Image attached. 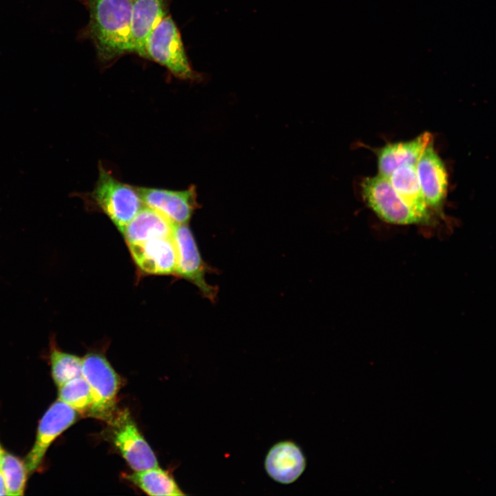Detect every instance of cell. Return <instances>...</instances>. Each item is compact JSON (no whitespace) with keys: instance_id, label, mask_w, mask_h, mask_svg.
Wrapping results in <instances>:
<instances>
[{"instance_id":"cell-20","label":"cell","mask_w":496,"mask_h":496,"mask_svg":"<svg viewBox=\"0 0 496 496\" xmlns=\"http://www.w3.org/2000/svg\"><path fill=\"white\" fill-rule=\"evenodd\" d=\"M59 400L88 415L92 402L90 386L83 376L76 378L59 387Z\"/></svg>"},{"instance_id":"cell-21","label":"cell","mask_w":496,"mask_h":496,"mask_svg":"<svg viewBox=\"0 0 496 496\" xmlns=\"http://www.w3.org/2000/svg\"><path fill=\"white\" fill-rule=\"evenodd\" d=\"M2 451H3V448L0 446V460H1V455ZM0 495H6V489L3 477L2 475L1 470V464H0Z\"/></svg>"},{"instance_id":"cell-15","label":"cell","mask_w":496,"mask_h":496,"mask_svg":"<svg viewBox=\"0 0 496 496\" xmlns=\"http://www.w3.org/2000/svg\"><path fill=\"white\" fill-rule=\"evenodd\" d=\"M432 141V134L424 132L410 141L385 145L377 153L379 174L388 177L398 167L415 165L422 153Z\"/></svg>"},{"instance_id":"cell-16","label":"cell","mask_w":496,"mask_h":496,"mask_svg":"<svg viewBox=\"0 0 496 496\" xmlns=\"http://www.w3.org/2000/svg\"><path fill=\"white\" fill-rule=\"evenodd\" d=\"M174 224L162 214L143 207L121 231L127 245L158 237L172 236Z\"/></svg>"},{"instance_id":"cell-10","label":"cell","mask_w":496,"mask_h":496,"mask_svg":"<svg viewBox=\"0 0 496 496\" xmlns=\"http://www.w3.org/2000/svg\"><path fill=\"white\" fill-rule=\"evenodd\" d=\"M128 247L134 261L143 272L153 275L175 274L177 254L172 236L153 238L129 245Z\"/></svg>"},{"instance_id":"cell-18","label":"cell","mask_w":496,"mask_h":496,"mask_svg":"<svg viewBox=\"0 0 496 496\" xmlns=\"http://www.w3.org/2000/svg\"><path fill=\"white\" fill-rule=\"evenodd\" d=\"M49 357L52 378L58 387L82 376V358L60 350L54 335L50 338Z\"/></svg>"},{"instance_id":"cell-12","label":"cell","mask_w":496,"mask_h":496,"mask_svg":"<svg viewBox=\"0 0 496 496\" xmlns=\"http://www.w3.org/2000/svg\"><path fill=\"white\" fill-rule=\"evenodd\" d=\"M306 460L301 449L290 441L275 444L265 461L269 477L284 484L295 482L304 472Z\"/></svg>"},{"instance_id":"cell-8","label":"cell","mask_w":496,"mask_h":496,"mask_svg":"<svg viewBox=\"0 0 496 496\" xmlns=\"http://www.w3.org/2000/svg\"><path fill=\"white\" fill-rule=\"evenodd\" d=\"M76 411L59 399L49 407L40 420L35 442L24 462L28 473L38 468L52 442L76 421Z\"/></svg>"},{"instance_id":"cell-4","label":"cell","mask_w":496,"mask_h":496,"mask_svg":"<svg viewBox=\"0 0 496 496\" xmlns=\"http://www.w3.org/2000/svg\"><path fill=\"white\" fill-rule=\"evenodd\" d=\"M82 376L90 386L92 399L88 415L110 421L115 415L118 375L103 355L90 352L82 358Z\"/></svg>"},{"instance_id":"cell-5","label":"cell","mask_w":496,"mask_h":496,"mask_svg":"<svg viewBox=\"0 0 496 496\" xmlns=\"http://www.w3.org/2000/svg\"><path fill=\"white\" fill-rule=\"evenodd\" d=\"M362 194L369 207L383 220L395 225L420 224L417 217L399 197L389 178L378 174L365 178Z\"/></svg>"},{"instance_id":"cell-19","label":"cell","mask_w":496,"mask_h":496,"mask_svg":"<svg viewBox=\"0 0 496 496\" xmlns=\"http://www.w3.org/2000/svg\"><path fill=\"white\" fill-rule=\"evenodd\" d=\"M0 464L6 495H23L28 473L25 462L3 449Z\"/></svg>"},{"instance_id":"cell-9","label":"cell","mask_w":496,"mask_h":496,"mask_svg":"<svg viewBox=\"0 0 496 496\" xmlns=\"http://www.w3.org/2000/svg\"><path fill=\"white\" fill-rule=\"evenodd\" d=\"M143 204L154 209L172 223L186 224L198 207L194 186L184 190L136 187Z\"/></svg>"},{"instance_id":"cell-17","label":"cell","mask_w":496,"mask_h":496,"mask_svg":"<svg viewBox=\"0 0 496 496\" xmlns=\"http://www.w3.org/2000/svg\"><path fill=\"white\" fill-rule=\"evenodd\" d=\"M126 479L149 495H185L174 478L158 467L137 471Z\"/></svg>"},{"instance_id":"cell-11","label":"cell","mask_w":496,"mask_h":496,"mask_svg":"<svg viewBox=\"0 0 496 496\" xmlns=\"http://www.w3.org/2000/svg\"><path fill=\"white\" fill-rule=\"evenodd\" d=\"M415 168L428 206L431 209H440L447 193L448 175L443 161L434 149L433 141L422 153Z\"/></svg>"},{"instance_id":"cell-2","label":"cell","mask_w":496,"mask_h":496,"mask_svg":"<svg viewBox=\"0 0 496 496\" xmlns=\"http://www.w3.org/2000/svg\"><path fill=\"white\" fill-rule=\"evenodd\" d=\"M81 198L87 209L105 214L121 232L143 207L137 188L121 182L102 165L93 190Z\"/></svg>"},{"instance_id":"cell-3","label":"cell","mask_w":496,"mask_h":496,"mask_svg":"<svg viewBox=\"0 0 496 496\" xmlns=\"http://www.w3.org/2000/svg\"><path fill=\"white\" fill-rule=\"evenodd\" d=\"M144 57L164 66L176 78L190 81L201 79L192 69L179 30L169 15L165 17L148 37Z\"/></svg>"},{"instance_id":"cell-7","label":"cell","mask_w":496,"mask_h":496,"mask_svg":"<svg viewBox=\"0 0 496 496\" xmlns=\"http://www.w3.org/2000/svg\"><path fill=\"white\" fill-rule=\"evenodd\" d=\"M172 236L177 254L175 274L191 281L204 296L213 300L216 290L206 282L205 265L189 227L186 224L174 225Z\"/></svg>"},{"instance_id":"cell-6","label":"cell","mask_w":496,"mask_h":496,"mask_svg":"<svg viewBox=\"0 0 496 496\" xmlns=\"http://www.w3.org/2000/svg\"><path fill=\"white\" fill-rule=\"evenodd\" d=\"M110 422L112 441L132 469L137 471L158 467L154 451L127 411L116 414Z\"/></svg>"},{"instance_id":"cell-13","label":"cell","mask_w":496,"mask_h":496,"mask_svg":"<svg viewBox=\"0 0 496 496\" xmlns=\"http://www.w3.org/2000/svg\"><path fill=\"white\" fill-rule=\"evenodd\" d=\"M167 16L165 0H133L131 14L132 52L144 57L146 41Z\"/></svg>"},{"instance_id":"cell-1","label":"cell","mask_w":496,"mask_h":496,"mask_svg":"<svg viewBox=\"0 0 496 496\" xmlns=\"http://www.w3.org/2000/svg\"><path fill=\"white\" fill-rule=\"evenodd\" d=\"M90 19L82 35L94 45L100 61L109 63L132 52L133 0H81Z\"/></svg>"},{"instance_id":"cell-14","label":"cell","mask_w":496,"mask_h":496,"mask_svg":"<svg viewBox=\"0 0 496 496\" xmlns=\"http://www.w3.org/2000/svg\"><path fill=\"white\" fill-rule=\"evenodd\" d=\"M388 178L399 197L417 217L420 224L428 223L432 209L428 206L422 192L415 165L398 167Z\"/></svg>"}]
</instances>
